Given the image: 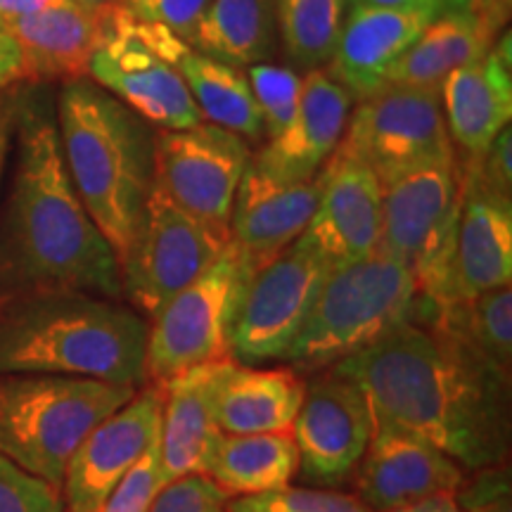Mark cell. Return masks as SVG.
Wrapping results in <instances>:
<instances>
[{
    "mask_svg": "<svg viewBox=\"0 0 512 512\" xmlns=\"http://www.w3.org/2000/svg\"><path fill=\"white\" fill-rule=\"evenodd\" d=\"M5 86H10V83L5 81V79H0V88H5Z\"/></svg>",
    "mask_w": 512,
    "mask_h": 512,
    "instance_id": "45",
    "label": "cell"
},
{
    "mask_svg": "<svg viewBox=\"0 0 512 512\" xmlns=\"http://www.w3.org/2000/svg\"><path fill=\"white\" fill-rule=\"evenodd\" d=\"M463 200L458 159L415 169L382 188V233L377 252L413 275L422 302L434 311L451 299V256Z\"/></svg>",
    "mask_w": 512,
    "mask_h": 512,
    "instance_id": "7",
    "label": "cell"
},
{
    "mask_svg": "<svg viewBox=\"0 0 512 512\" xmlns=\"http://www.w3.org/2000/svg\"><path fill=\"white\" fill-rule=\"evenodd\" d=\"M162 384L147 382L131 401L98 422L69 458L60 486L64 512H100L162 425Z\"/></svg>",
    "mask_w": 512,
    "mask_h": 512,
    "instance_id": "15",
    "label": "cell"
},
{
    "mask_svg": "<svg viewBox=\"0 0 512 512\" xmlns=\"http://www.w3.org/2000/svg\"><path fill=\"white\" fill-rule=\"evenodd\" d=\"M306 382L294 368L240 366L221 361L214 384V408L223 434L292 432Z\"/></svg>",
    "mask_w": 512,
    "mask_h": 512,
    "instance_id": "27",
    "label": "cell"
},
{
    "mask_svg": "<svg viewBox=\"0 0 512 512\" xmlns=\"http://www.w3.org/2000/svg\"><path fill=\"white\" fill-rule=\"evenodd\" d=\"M230 496L207 475L183 477L162 486L150 512H228Z\"/></svg>",
    "mask_w": 512,
    "mask_h": 512,
    "instance_id": "37",
    "label": "cell"
},
{
    "mask_svg": "<svg viewBox=\"0 0 512 512\" xmlns=\"http://www.w3.org/2000/svg\"><path fill=\"white\" fill-rule=\"evenodd\" d=\"M278 43V0H211L190 46L235 69L266 62Z\"/></svg>",
    "mask_w": 512,
    "mask_h": 512,
    "instance_id": "28",
    "label": "cell"
},
{
    "mask_svg": "<svg viewBox=\"0 0 512 512\" xmlns=\"http://www.w3.org/2000/svg\"><path fill=\"white\" fill-rule=\"evenodd\" d=\"M441 325L453 330L486 358L510 370L512 366V287L484 292L434 313Z\"/></svg>",
    "mask_w": 512,
    "mask_h": 512,
    "instance_id": "31",
    "label": "cell"
},
{
    "mask_svg": "<svg viewBox=\"0 0 512 512\" xmlns=\"http://www.w3.org/2000/svg\"><path fill=\"white\" fill-rule=\"evenodd\" d=\"M339 150L366 164L382 188L415 169L458 159L437 88L394 83L368 95L349 114Z\"/></svg>",
    "mask_w": 512,
    "mask_h": 512,
    "instance_id": "10",
    "label": "cell"
},
{
    "mask_svg": "<svg viewBox=\"0 0 512 512\" xmlns=\"http://www.w3.org/2000/svg\"><path fill=\"white\" fill-rule=\"evenodd\" d=\"M136 392L83 377L0 375V456L60 489L88 432Z\"/></svg>",
    "mask_w": 512,
    "mask_h": 512,
    "instance_id": "5",
    "label": "cell"
},
{
    "mask_svg": "<svg viewBox=\"0 0 512 512\" xmlns=\"http://www.w3.org/2000/svg\"><path fill=\"white\" fill-rule=\"evenodd\" d=\"M15 176L0 221V299L86 292L124 299L119 259L64 166L53 117L17 110Z\"/></svg>",
    "mask_w": 512,
    "mask_h": 512,
    "instance_id": "2",
    "label": "cell"
},
{
    "mask_svg": "<svg viewBox=\"0 0 512 512\" xmlns=\"http://www.w3.org/2000/svg\"><path fill=\"white\" fill-rule=\"evenodd\" d=\"M337 373L363 389L375 420L437 446L467 472L510 458V370L437 318L406 320Z\"/></svg>",
    "mask_w": 512,
    "mask_h": 512,
    "instance_id": "1",
    "label": "cell"
},
{
    "mask_svg": "<svg viewBox=\"0 0 512 512\" xmlns=\"http://www.w3.org/2000/svg\"><path fill=\"white\" fill-rule=\"evenodd\" d=\"M501 24L503 8L498 0H470L441 12L399 57L387 83L439 91L448 74L489 53Z\"/></svg>",
    "mask_w": 512,
    "mask_h": 512,
    "instance_id": "24",
    "label": "cell"
},
{
    "mask_svg": "<svg viewBox=\"0 0 512 512\" xmlns=\"http://www.w3.org/2000/svg\"><path fill=\"white\" fill-rule=\"evenodd\" d=\"M228 512H373L358 496L316 486H283L259 496L228 501Z\"/></svg>",
    "mask_w": 512,
    "mask_h": 512,
    "instance_id": "33",
    "label": "cell"
},
{
    "mask_svg": "<svg viewBox=\"0 0 512 512\" xmlns=\"http://www.w3.org/2000/svg\"><path fill=\"white\" fill-rule=\"evenodd\" d=\"M434 17L437 15L427 10L351 5L328 62V74L351 98L366 100L387 86L394 64Z\"/></svg>",
    "mask_w": 512,
    "mask_h": 512,
    "instance_id": "22",
    "label": "cell"
},
{
    "mask_svg": "<svg viewBox=\"0 0 512 512\" xmlns=\"http://www.w3.org/2000/svg\"><path fill=\"white\" fill-rule=\"evenodd\" d=\"M107 10H88L67 0L5 22L22 55V74L83 79L105 38Z\"/></svg>",
    "mask_w": 512,
    "mask_h": 512,
    "instance_id": "26",
    "label": "cell"
},
{
    "mask_svg": "<svg viewBox=\"0 0 512 512\" xmlns=\"http://www.w3.org/2000/svg\"><path fill=\"white\" fill-rule=\"evenodd\" d=\"M119 5L138 22L164 27L190 46L211 0H119Z\"/></svg>",
    "mask_w": 512,
    "mask_h": 512,
    "instance_id": "36",
    "label": "cell"
},
{
    "mask_svg": "<svg viewBox=\"0 0 512 512\" xmlns=\"http://www.w3.org/2000/svg\"><path fill=\"white\" fill-rule=\"evenodd\" d=\"M467 512H512L510 496L498 498V501H491V503H484V505H477V508H472Z\"/></svg>",
    "mask_w": 512,
    "mask_h": 512,
    "instance_id": "43",
    "label": "cell"
},
{
    "mask_svg": "<svg viewBox=\"0 0 512 512\" xmlns=\"http://www.w3.org/2000/svg\"><path fill=\"white\" fill-rule=\"evenodd\" d=\"M332 268L302 240L261 266L249 280L235 318L230 361L240 366L285 361Z\"/></svg>",
    "mask_w": 512,
    "mask_h": 512,
    "instance_id": "11",
    "label": "cell"
},
{
    "mask_svg": "<svg viewBox=\"0 0 512 512\" xmlns=\"http://www.w3.org/2000/svg\"><path fill=\"white\" fill-rule=\"evenodd\" d=\"M226 361V358H223ZM221 361L202 363L162 384L159 458L162 486L183 477L209 475L211 460L223 439L214 408V384Z\"/></svg>",
    "mask_w": 512,
    "mask_h": 512,
    "instance_id": "23",
    "label": "cell"
},
{
    "mask_svg": "<svg viewBox=\"0 0 512 512\" xmlns=\"http://www.w3.org/2000/svg\"><path fill=\"white\" fill-rule=\"evenodd\" d=\"M150 323L124 304L86 292L0 299V375H64L128 387L147 384Z\"/></svg>",
    "mask_w": 512,
    "mask_h": 512,
    "instance_id": "3",
    "label": "cell"
},
{
    "mask_svg": "<svg viewBox=\"0 0 512 512\" xmlns=\"http://www.w3.org/2000/svg\"><path fill=\"white\" fill-rule=\"evenodd\" d=\"M74 3H79L88 10H107L112 8V5H117L119 0H74Z\"/></svg>",
    "mask_w": 512,
    "mask_h": 512,
    "instance_id": "44",
    "label": "cell"
},
{
    "mask_svg": "<svg viewBox=\"0 0 512 512\" xmlns=\"http://www.w3.org/2000/svg\"><path fill=\"white\" fill-rule=\"evenodd\" d=\"M57 136L76 195L121 259L155 183L150 126L98 83L74 79L57 102Z\"/></svg>",
    "mask_w": 512,
    "mask_h": 512,
    "instance_id": "4",
    "label": "cell"
},
{
    "mask_svg": "<svg viewBox=\"0 0 512 512\" xmlns=\"http://www.w3.org/2000/svg\"><path fill=\"white\" fill-rule=\"evenodd\" d=\"M470 3V0H349L351 5H368V8H387V10H427L434 15L458 8V5Z\"/></svg>",
    "mask_w": 512,
    "mask_h": 512,
    "instance_id": "38",
    "label": "cell"
},
{
    "mask_svg": "<svg viewBox=\"0 0 512 512\" xmlns=\"http://www.w3.org/2000/svg\"><path fill=\"white\" fill-rule=\"evenodd\" d=\"M22 55H19V48L15 38L10 36L8 27L0 19V79L8 83L22 79Z\"/></svg>",
    "mask_w": 512,
    "mask_h": 512,
    "instance_id": "39",
    "label": "cell"
},
{
    "mask_svg": "<svg viewBox=\"0 0 512 512\" xmlns=\"http://www.w3.org/2000/svg\"><path fill=\"white\" fill-rule=\"evenodd\" d=\"M460 178L463 200L451 256L453 304L510 285L512 278L510 197L489 190L463 169Z\"/></svg>",
    "mask_w": 512,
    "mask_h": 512,
    "instance_id": "19",
    "label": "cell"
},
{
    "mask_svg": "<svg viewBox=\"0 0 512 512\" xmlns=\"http://www.w3.org/2000/svg\"><path fill=\"white\" fill-rule=\"evenodd\" d=\"M245 74L264 117V136L275 138L297 112L304 76H299L292 67H280L271 62L247 67Z\"/></svg>",
    "mask_w": 512,
    "mask_h": 512,
    "instance_id": "32",
    "label": "cell"
},
{
    "mask_svg": "<svg viewBox=\"0 0 512 512\" xmlns=\"http://www.w3.org/2000/svg\"><path fill=\"white\" fill-rule=\"evenodd\" d=\"M375 432L373 408L363 389L337 370H320L292 425L299 453V475L309 484L347 482L361 465Z\"/></svg>",
    "mask_w": 512,
    "mask_h": 512,
    "instance_id": "14",
    "label": "cell"
},
{
    "mask_svg": "<svg viewBox=\"0 0 512 512\" xmlns=\"http://www.w3.org/2000/svg\"><path fill=\"white\" fill-rule=\"evenodd\" d=\"M88 74L145 121L166 131L204 121L181 74L150 48L136 19L119 3L107 10L105 38L91 57Z\"/></svg>",
    "mask_w": 512,
    "mask_h": 512,
    "instance_id": "13",
    "label": "cell"
},
{
    "mask_svg": "<svg viewBox=\"0 0 512 512\" xmlns=\"http://www.w3.org/2000/svg\"><path fill=\"white\" fill-rule=\"evenodd\" d=\"M351 105L354 98L328 72H309L290 124L275 138H268L252 164L273 181H311L342 143Z\"/></svg>",
    "mask_w": 512,
    "mask_h": 512,
    "instance_id": "18",
    "label": "cell"
},
{
    "mask_svg": "<svg viewBox=\"0 0 512 512\" xmlns=\"http://www.w3.org/2000/svg\"><path fill=\"white\" fill-rule=\"evenodd\" d=\"M297 470L299 453L292 432L223 434L207 477L230 498L259 496L290 486Z\"/></svg>",
    "mask_w": 512,
    "mask_h": 512,
    "instance_id": "29",
    "label": "cell"
},
{
    "mask_svg": "<svg viewBox=\"0 0 512 512\" xmlns=\"http://www.w3.org/2000/svg\"><path fill=\"white\" fill-rule=\"evenodd\" d=\"M320 174L311 181L280 183L249 162L230 216V242L256 271L302 238L320 200Z\"/></svg>",
    "mask_w": 512,
    "mask_h": 512,
    "instance_id": "21",
    "label": "cell"
},
{
    "mask_svg": "<svg viewBox=\"0 0 512 512\" xmlns=\"http://www.w3.org/2000/svg\"><path fill=\"white\" fill-rule=\"evenodd\" d=\"M349 0H278V36L294 72L328 67Z\"/></svg>",
    "mask_w": 512,
    "mask_h": 512,
    "instance_id": "30",
    "label": "cell"
},
{
    "mask_svg": "<svg viewBox=\"0 0 512 512\" xmlns=\"http://www.w3.org/2000/svg\"><path fill=\"white\" fill-rule=\"evenodd\" d=\"M441 107L460 162H477L512 117L510 34L496 38L482 60L458 67L441 81Z\"/></svg>",
    "mask_w": 512,
    "mask_h": 512,
    "instance_id": "20",
    "label": "cell"
},
{
    "mask_svg": "<svg viewBox=\"0 0 512 512\" xmlns=\"http://www.w3.org/2000/svg\"><path fill=\"white\" fill-rule=\"evenodd\" d=\"M60 3H67V0H0V19L10 22V19L34 15V12L53 8V5Z\"/></svg>",
    "mask_w": 512,
    "mask_h": 512,
    "instance_id": "41",
    "label": "cell"
},
{
    "mask_svg": "<svg viewBox=\"0 0 512 512\" xmlns=\"http://www.w3.org/2000/svg\"><path fill=\"white\" fill-rule=\"evenodd\" d=\"M318 174L323 188L316 214L299 240L332 266L375 254L382 233V185L377 176L339 147Z\"/></svg>",
    "mask_w": 512,
    "mask_h": 512,
    "instance_id": "16",
    "label": "cell"
},
{
    "mask_svg": "<svg viewBox=\"0 0 512 512\" xmlns=\"http://www.w3.org/2000/svg\"><path fill=\"white\" fill-rule=\"evenodd\" d=\"M136 27L140 36L150 43V48L157 50L181 74L204 121L228 128L252 143L264 138V117L242 69L197 53L195 48L157 24H145L136 19Z\"/></svg>",
    "mask_w": 512,
    "mask_h": 512,
    "instance_id": "25",
    "label": "cell"
},
{
    "mask_svg": "<svg viewBox=\"0 0 512 512\" xmlns=\"http://www.w3.org/2000/svg\"><path fill=\"white\" fill-rule=\"evenodd\" d=\"M256 268L230 242L207 273L152 318L147 332V382L164 384L202 363L230 358V337Z\"/></svg>",
    "mask_w": 512,
    "mask_h": 512,
    "instance_id": "8",
    "label": "cell"
},
{
    "mask_svg": "<svg viewBox=\"0 0 512 512\" xmlns=\"http://www.w3.org/2000/svg\"><path fill=\"white\" fill-rule=\"evenodd\" d=\"M418 285L408 268L375 252L335 266L320 287L302 332L285 363L304 373H320L358 354L396 325L413 320Z\"/></svg>",
    "mask_w": 512,
    "mask_h": 512,
    "instance_id": "6",
    "label": "cell"
},
{
    "mask_svg": "<svg viewBox=\"0 0 512 512\" xmlns=\"http://www.w3.org/2000/svg\"><path fill=\"white\" fill-rule=\"evenodd\" d=\"M159 491H162V458H159L157 434L138 463L114 486L100 512H150Z\"/></svg>",
    "mask_w": 512,
    "mask_h": 512,
    "instance_id": "34",
    "label": "cell"
},
{
    "mask_svg": "<svg viewBox=\"0 0 512 512\" xmlns=\"http://www.w3.org/2000/svg\"><path fill=\"white\" fill-rule=\"evenodd\" d=\"M17 121V107L12 100H0V181H3L5 164H8L10 155V140L15 133Z\"/></svg>",
    "mask_w": 512,
    "mask_h": 512,
    "instance_id": "40",
    "label": "cell"
},
{
    "mask_svg": "<svg viewBox=\"0 0 512 512\" xmlns=\"http://www.w3.org/2000/svg\"><path fill=\"white\" fill-rule=\"evenodd\" d=\"M228 245V235L204 226L152 183L131 245L119 259L128 306L152 320L178 292L207 273Z\"/></svg>",
    "mask_w": 512,
    "mask_h": 512,
    "instance_id": "9",
    "label": "cell"
},
{
    "mask_svg": "<svg viewBox=\"0 0 512 512\" xmlns=\"http://www.w3.org/2000/svg\"><path fill=\"white\" fill-rule=\"evenodd\" d=\"M0 512H64L60 489L0 456Z\"/></svg>",
    "mask_w": 512,
    "mask_h": 512,
    "instance_id": "35",
    "label": "cell"
},
{
    "mask_svg": "<svg viewBox=\"0 0 512 512\" xmlns=\"http://www.w3.org/2000/svg\"><path fill=\"white\" fill-rule=\"evenodd\" d=\"M252 162L249 143L209 121L155 140V183L183 211L230 238L235 195Z\"/></svg>",
    "mask_w": 512,
    "mask_h": 512,
    "instance_id": "12",
    "label": "cell"
},
{
    "mask_svg": "<svg viewBox=\"0 0 512 512\" xmlns=\"http://www.w3.org/2000/svg\"><path fill=\"white\" fill-rule=\"evenodd\" d=\"M358 470V498L373 512H392L437 494H456L467 470L437 446L375 420Z\"/></svg>",
    "mask_w": 512,
    "mask_h": 512,
    "instance_id": "17",
    "label": "cell"
},
{
    "mask_svg": "<svg viewBox=\"0 0 512 512\" xmlns=\"http://www.w3.org/2000/svg\"><path fill=\"white\" fill-rule=\"evenodd\" d=\"M392 512H463L456 501V494H437L430 498H422V501L408 503L399 510Z\"/></svg>",
    "mask_w": 512,
    "mask_h": 512,
    "instance_id": "42",
    "label": "cell"
}]
</instances>
